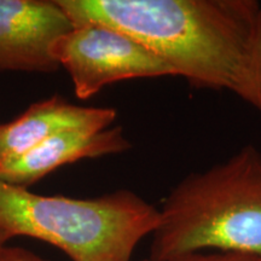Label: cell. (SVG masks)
I'll return each instance as SVG.
<instances>
[{"mask_svg":"<svg viewBox=\"0 0 261 261\" xmlns=\"http://www.w3.org/2000/svg\"><path fill=\"white\" fill-rule=\"evenodd\" d=\"M142 261H150L149 259H145V260H142Z\"/></svg>","mask_w":261,"mask_h":261,"instance_id":"obj_12","label":"cell"},{"mask_svg":"<svg viewBox=\"0 0 261 261\" xmlns=\"http://www.w3.org/2000/svg\"><path fill=\"white\" fill-rule=\"evenodd\" d=\"M52 54L68 71L80 99L123 80L175 76L165 61L135 39L98 23L74 25L56 41Z\"/></svg>","mask_w":261,"mask_h":261,"instance_id":"obj_4","label":"cell"},{"mask_svg":"<svg viewBox=\"0 0 261 261\" xmlns=\"http://www.w3.org/2000/svg\"><path fill=\"white\" fill-rule=\"evenodd\" d=\"M159 223V208L127 189L73 198L0 180V230L50 243L73 261H130Z\"/></svg>","mask_w":261,"mask_h":261,"instance_id":"obj_3","label":"cell"},{"mask_svg":"<svg viewBox=\"0 0 261 261\" xmlns=\"http://www.w3.org/2000/svg\"><path fill=\"white\" fill-rule=\"evenodd\" d=\"M116 117L114 108L75 106L55 94L32 104L17 119L0 123V161L23 154L61 133L109 128Z\"/></svg>","mask_w":261,"mask_h":261,"instance_id":"obj_7","label":"cell"},{"mask_svg":"<svg viewBox=\"0 0 261 261\" xmlns=\"http://www.w3.org/2000/svg\"><path fill=\"white\" fill-rule=\"evenodd\" d=\"M159 211L150 261L208 250L261 257V151L246 145L224 162L190 173Z\"/></svg>","mask_w":261,"mask_h":261,"instance_id":"obj_2","label":"cell"},{"mask_svg":"<svg viewBox=\"0 0 261 261\" xmlns=\"http://www.w3.org/2000/svg\"><path fill=\"white\" fill-rule=\"evenodd\" d=\"M73 27L56 0H0V70L55 73L52 48Z\"/></svg>","mask_w":261,"mask_h":261,"instance_id":"obj_5","label":"cell"},{"mask_svg":"<svg viewBox=\"0 0 261 261\" xmlns=\"http://www.w3.org/2000/svg\"><path fill=\"white\" fill-rule=\"evenodd\" d=\"M173 261H261V257L242 253L201 252L189 254Z\"/></svg>","mask_w":261,"mask_h":261,"instance_id":"obj_9","label":"cell"},{"mask_svg":"<svg viewBox=\"0 0 261 261\" xmlns=\"http://www.w3.org/2000/svg\"><path fill=\"white\" fill-rule=\"evenodd\" d=\"M0 261H48L22 247H9L0 249Z\"/></svg>","mask_w":261,"mask_h":261,"instance_id":"obj_10","label":"cell"},{"mask_svg":"<svg viewBox=\"0 0 261 261\" xmlns=\"http://www.w3.org/2000/svg\"><path fill=\"white\" fill-rule=\"evenodd\" d=\"M130 146L121 126L64 132L23 154L2 160L0 180L27 188L68 163L121 154Z\"/></svg>","mask_w":261,"mask_h":261,"instance_id":"obj_6","label":"cell"},{"mask_svg":"<svg viewBox=\"0 0 261 261\" xmlns=\"http://www.w3.org/2000/svg\"><path fill=\"white\" fill-rule=\"evenodd\" d=\"M74 25L117 29L200 90L237 96L261 5L255 0H56Z\"/></svg>","mask_w":261,"mask_h":261,"instance_id":"obj_1","label":"cell"},{"mask_svg":"<svg viewBox=\"0 0 261 261\" xmlns=\"http://www.w3.org/2000/svg\"><path fill=\"white\" fill-rule=\"evenodd\" d=\"M237 97L261 113V11L252 39L246 73Z\"/></svg>","mask_w":261,"mask_h":261,"instance_id":"obj_8","label":"cell"},{"mask_svg":"<svg viewBox=\"0 0 261 261\" xmlns=\"http://www.w3.org/2000/svg\"><path fill=\"white\" fill-rule=\"evenodd\" d=\"M11 238H12L11 234L5 232V231L0 230V249H2L3 247H5Z\"/></svg>","mask_w":261,"mask_h":261,"instance_id":"obj_11","label":"cell"}]
</instances>
